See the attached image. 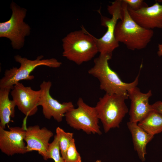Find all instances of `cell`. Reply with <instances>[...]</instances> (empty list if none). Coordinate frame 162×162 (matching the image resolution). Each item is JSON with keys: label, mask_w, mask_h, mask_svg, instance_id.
<instances>
[{"label": "cell", "mask_w": 162, "mask_h": 162, "mask_svg": "<svg viewBox=\"0 0 162 162\" xmlns=\"http://www.w3.org/2000/svg\"><path fill=\"white\" fill-rule=\"evenodd\" d=\"M77 104V108L70 109L65 115L67 124L71 127L82 130L88 134H101L99 119L95 107L87 104L81 98H79Z\"/></svg>", "instance_id": "obj_7"}, {"label": "cell", "mask_w": 162, "mask_h": 162, "mask_svg": "<svg viewBox=\"0 0 162 162\" xmlns=\"http://www.w3.org/2000/svg\"><path fill=\"white\" fill-rule=\"evenodd\" d=\"M112 56L100 54L94 59L93 66L89 69L88 74L97 78L100 88L106 93L115 94L128 97V92L138 85L140 73L130 83L123 82L117 74L110 67L109 61Z\"/></svg>", "instance_id": "obj_2"}, {"label": "cell", "mask_w": 162, "mask_h": 162, "mask_svg": "<svg viewBox=\"0 0 162 162\" xmlns=\"http://www.w3.org/2000/svg\"><path fill=\"white\" fill-rule=\"evenodd\" d=\"M60 150L58 137L56 135L52 142L50 143L47 151L46 159H52L55 162H64L60 154Z\"/></svg>", "instance_id": "obj_19"}, {"label": "cell", "mask_w": 162, "mask_h": 162, "mask_svg": "<svg viewBox=\"0 0 162 162\" xmlns=\"http://www.w3.org/2000/svg\"><path fill=\"white\" fill-rule=\"evenodd\" d=\"M53 136L52 132L45 127L40 128L38 125H35L26 128L24 140L27 152L37 151L45 160H47L49 141Z\"/></svg>", "instance_id": "obj_12"}, {"label": "cell", "mask_w": 162, "mask_h": 162, "mask_svg": "<svg viewBox=\"0 0 162 162\" xmlns=\"http://www.w3.org/2000/svg\"><path fill=\"white\" fill-rule=\"evenodd\" d=\"M152 94L151 90L143 93L137 86L128 92V98L131 100L129 121L138 123L153 110L152 105L149 103Z\"/></svg>", "instance_id": "obj_14"}, {"label": "cell", "mask_w": 162, "mask_h": 162, "mask_svg": "<svg viewBox=\"0 0 162 162\" xmlns=\"http://www.w3.org/2000/svg\"><path fill=\"white\" fill-rule=\"evenodd\" d=\"M122 15L121 20L118 22L115 28V36L116 40L132 50L146 47L154 35L153 31L138 25L130 16L128 6L123 0Z\"/></svg>", "instance_id": "obj_1"}, {"label": "cell", "mask_w": 162, "mask_h": 162, "mask_svg": "<svg viewBox=\"0 0 162 162\" xmlns=\"http://www.w3.org/2000/svg\"><path fill=\"white\" fill-rule=\"evenodd\" d=\"M10 89L0 88V127L5 129L10 121V118L15 117L16 105L9 98Z\"/></svg>", "instance_id": "obj_16"}, {"label": "cell", "mask_w": 162, "mask_h": 162, "mask_svg": "<svg viewBox=\"0 0 162 162\" xmlns=\"http://www.w3.org/2000/svg\"><path fill=\"white\" fill-rule=\"evenodd\" d=\"M64 162H82L80 156L76 149L74 139L67 149Z\"/></svg>", "instance_id": "obj_20"}, {"label": "cell", "mask_w": 162, "mask_h": 162, "mask_svg": "<svg viewBox=\"0 0 162 162\" xmlns=\"http://www.w3.org/2000/svg\"><path fill=\"white\" fill-rule=\"evenodd\" d=\"M128 9L131 17L141 27L148 29H162V4L156 2L137 10L128 6Z\"/></svg>", "instance_id": "obj_13"}, {"label": "cell", "mask_w": 162, "mask_h": 162, "mask_svg": "<svg viewBox=\"0 0 162 162\" xmlns=\"http://www.w3.org/2000/svg\"><path fill=\"white\" fill-rule=\"evenodd\" d=\"M16 106L26 117L35 114L38 111L40 90H34L19 82L14 86L11 92Z\"/></svg>", "instance_id": "obj_10"}, {"label": "cell", "mask_w": 162, "mask_h": 162, "mask_svg": "<svg viewBox=\"0 0 162 162\" xmlns=\"http://www.w3.org/2000/svg\"><path fill=\"white\" fill-rule=\"evenodd\" d=\"M153 110L162 116V101H158L152 105Z\"/></svg>", "instance_id": "obj_22"}, {"label": "cell", "mask_w": 162, "mask_h": 162, "mask_svg": "<svg viewBox=\"0 0 162 162\" xmlns=\"http://www.w3.org/2000/svg\"><path fill=\"white\" fill-rule=\"evenodd\" d=\"M128 7L132 10H137L148 6L147 4L142 0H123Z\"/></svg>", "instance_id": "obj_21"}, {"label": "cell", "mask_w": 162, "mask_h": 162, "mask_svg": "<svg viewBox=\"0 0 162 162\" xmlns=\"http://www.w3.org/2000/svg\"><path fill=\"white\" fill-rule=\"evenodd\" d=\"M138 124L146 132L154 136L162 132V116L152 110Z\"/></svg>", "instance_id": "obj_17"}, {"label": "cell", "mask_w": 162, "mask_h": 162, "mask_svg": "<svg viewBox=\"0 0 162 162\" xmlns=\"http://www.w3.org/2000/svg\"><path fill=\"white\" fill-rule=\"evenodd\" d=\"M52 83L50 81H44L40 84V95L38 106L42 108L45 118L50 119L52 117L58 122L62 121L63 117L70 109L74 108L71 102L61 103L53 98L50 93Z\"/></svg>", "instance_id": "obj_9"}, {"label": "cell", "mask_w": 162, "mask_h": 162, "mask_svg": "<svg viewBox=\"0 0 162 162\" xmlns=\"http://www.w3.org/2000/svg\"><path fill=\"white\" fill-rule=\"evenodd\" d=\"M10 8L12 13L10 19L0 23V37L9 38L13 47L20 49L24 45L25 37L30 32V27L23 21L26 10L13 2L11 4Z\"/></svg>", "instance_id": "obj_6"}, {"label": "cell", "mask_w": 162, "mask_h": 162, "mask_svg": "<svg viewBox=\"0 0 162 162\" xmlns=\"http://www.w3.org/2000/svg\"><path fill=\"white\" fill-rule=\"evenodd\" d=\"M56 135L58 140L62 157L64 160L67 149L74 139L73 138V134L71 133L66 132L59 127L56 128Z\"/></svg>", "instance_id": "obj_18"}, {"label": "cell", "mask_w": 162, "mask_h": 162, "mask_svg": "<svg viewBox=\"0 0 162 162\" xmlns=\"http://www.w3.org/2000/svg\"><path fill=\"white\" fill-rule=\"evenodd\" d=\"M94 162H101V161L100 160H97Z\"/></svg>", "instance_id": "obj_24"}, {"label": "cell", "mask_w": 162, "mask_h": 162, "mask_svg": "<svg viewBox=\"0 0 162 162\" xmlns=\"http://www.w3.org/2000/svg\"><path fill=\"white\" fill-rule=\"evenodd\" d=\"M122 0H116L107 6V10L112 15L111 18L101 15V25L107 28L105 34L100 38L95 37L98 52L102 55L108 54L112 56L113 51L119 46L116 40L115 32L118 20L122 19Z\"/></svg>", "instance_id": "obj_8"}, {"label": "cell", "mask_w": 162, "mask_h": 162, "mask_svg": "<svg viewBox=\"0 0 162 162\" xmlns=\"http://www.w3.org/2000/svg\"><path fill=\"white\" fill-rule=\"evenodd\" d=\"M128 97L106 93L99 98L95 108L98 117L103 124L104 131L118 128L128 109L125 101Z\"/></svg>", "instance_id": "obj_4"}, {"label": "cell", "mask_w": 162, "mask_h": 162, "mask_svg": "<svg viewBox=\"0 0 162 162\" xmlns=\"http://www.w3.org/2000/svg\"><path fill=\"white\" fill-rule=\"evenodd\" d=\"M127 125L132 135L134 149L139 158L144 161L147 154L146 146L154 136L145 131L138 125V123L129 121L127 123Z\"/></svg>", "instance_id": "obj_15"}, {"label": "cell", "mask_w": 162, "mask_h": 162, "mask_svg": "<svg viewBox=\"0 0 162 162\" xmlns=\"http://www.w3.org/2000/svg\"><path fill=\"white\" fill-rule=\"evenodd\" d=\"M26 129L19 127H11L9 130L0 127V149L9 156L27 152L25 141Z\"/></svg>", "instance_id": "obj_11"}, {"label": "cell", "mask_w": 162, "mask_h": 162, "mask_svg": "<svg viewBox=\"0 0 162 162\" xmlns=\"http://www.w3.org/2000/svg\"><path fill=\"white\" fill-rule=\"evenodd\" d=\"M43 56H38L34 60H30L17 55L14 56L16 62L20 64L19 68L14 67L7 69L0 80V88L12 89L14 85L21 80H31L34 78L31 73L37 67L46 66L52 68L59 67L62 63L55 58L42 59Z\"/></svg>", "instance_id": "obj_5"}, {"label": "cell", "mask_w": 162, "mask_h": 162, "mask_svg": "<svg viewBox=\"0 0 162 162\" xmlns=\"http://www.w3.org/2000/svg\"><path fill=\"white\" fill-rule=\"evenodd\" d=\"M62 41L63 56L78 65L89 61L99 52L95 37L83 26L82 30L69 33Z\"/></svg>", "instance_id": "obj_3"}, {"label": "cell", "mask_w": 162, "mask_h": 162, "mask_svg": "<svg viewBox=\"0 0 162 162\" xmlns=\"http://www.w3.org/2000/svg\"><path fill=\"white\" fill-rule=\"evenodd\" d=\"M157 54L159 56H162V44L158 45Z\"/></svg>", "instance_id": "obj_23"}]
</instances>
